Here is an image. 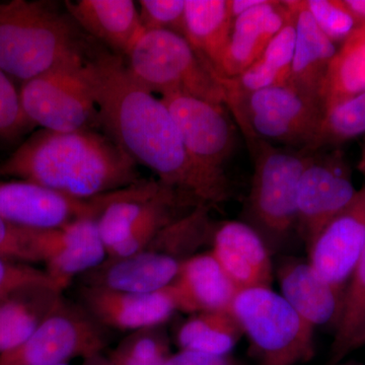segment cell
I'll return each mask as SVG.
<instances>
[{"label":"cell","instance_id":"1","mask_svg":"<svg viewBox=\"0 0 365 365\" xmlns=\"http://www.w3.org/2000/svg\"><path fill=\"white\" fill-rule=\"evenodd\" d=\"M86 64L98 120L132 160L197 205L212 208L230 200L232 186L193 162L167 106L132 78L121 57L100 54Z\"/></svg>","mask_w":365,"mask_h":365},{"label":"cell","instance_id":"2","mask_svg":"<svg viewBox=\"0 0 365 365\" xmlns=\"http://www.w3.org/2000/svg\"><path fill=\"white\" fill-rule=\"evenodd\" d=\"M0 177L34 182L81 201L141 180L135 160L111 137L88 129L38 131L0 163Z\"/></svg>","mask_w":365,"mask_h":365},{"label":"cell","instance_id":"3","mask_svg":"<svg viewBox=\"0 0 365 365\" xmlns=\"http://www.w3.org/2000/svg\"><path fill=\"white\" fill-rule=\"evenodd\" d=\"M68 21L47 2L0 4V69L26 81L81 56Z\"/></svg>","mask_w":365,"mask_h":365},{"label":"cell","instance_id":"4","mask_svg":"<svg viewBox=\"0 0 365 365\" xmlns=\"http://www.w3.org/2000/svg\"><path fill=\"white\" fill-rule=\"evenodd\" d=\"M126 57L132 78L150 93H182L225 104L222 79L179 34L145 31Z\"/></svg>","mask_w":365,"mask_h":365},{"label":"cell","instance_id":"5","mask_svg":"<svg viewBox=\"0 0 365 365\" xmlns=\"http://www.w3.org/2000/svg\"><path fill=\"white\" fill-rule=\"evenodd\" d=\"M225 91V107L246 140L257 139L306 151L314 143L324 117L319 101L289 85L253 91Z\"/></svg>","mask_w":365,"mask_h":365},{"label":"cell","instance_id":"6","mask_svg":"<svg viewBox=\"0 0 365 365\" xmlns=\"http://www.w3.org/2000/svg\"><path fill=\"white\" fill-rule=\"evenodd\" d=\"M254 162L247 215L269 247L281 244L297 225L300 177L313 153L246 140Z\"/></svg>","mask_w":365,"mask_h":365},{"label":"cell","instance_id":"7","mask_svg":"<svg viewBox=\"0 0 365 365\" xmlns=\"http://www.w3.org/2000/svg\"><path fill=\"white\" fill-rule=\"evenodd\" d=\"M230 311L248 337L257 365H299L314 355V328L271 287L241 290Z\"/></svg>","mask_w":365,"mask_h":365},{"label":"cell","instance_id":"8","mask_svg":"<svg viewBox=\"0 0 365 365\" xmlns=\"http://www.w3.org/2000/svg\"><path fill=\"white\" fill-rule=\"evenodd\" d=\"M20 97L29 121L45 130H85L98 120L86 60L81 55L24 81Z\"/></svg>","mask_w":365,"mask_h":365},{"label":"cell","instance_id":"9","mask_svg":"<svg viewBox=\"0 0 365 365\" xmlns=\"http://www.w3.org/2000/svg\"><path fill=\"white\" fill-rule=\"evenodd\" d=\"M108 338L86 309L63 299L20 346L0 354V365H59L104 352Z\"/></svg>","mask_w":365,"mask_h":365},{"label":"cell","instance_id":"10","mask_svg":"<svg viewBox=\"0 0 365 365\" xmlns=\"http://www.w3.org/2000/svg\"><path fill=\"white\" fill-rule=\"evenodd\" d=\"M160 98L193 162L216 181L230 185L225 165L234 153L235 131L225 105L182 93H167Z\"/></svg>","mask_w":365,"mask_h":365},{"label":"cell","instance_id":"11","mask_svg":"<svg viewBox=\"0 0 365 365\" xmlns=\"http://www.w3.org/2000/svg\"><path fill=\"white\" fill-rule=\"evenodd\" d=\"M356 194L342 158L313 153L300 177L297 198L295 227L307 247Z\"/></svg>","mask_w":365,"mask_h":365},{"label":"cell","instance_id":"12","mask_svg":"<svg viewBox=\"0 0 365 365\" xmlns=\"http://www.w3.org/2000/svg\"><path fill=\"white\" fill-rule=\"evenodd\" d=\"M30 240L36 261L44 262L46 273L61 292L76 276L93 270L107 259L93 216H83L59 227L30 228Z\"/></svg>","mask_w":365,"mask_h":365},{"label":"cell","instance_id":"13","mask_svg":"<svg viewBox=\"0 0 365 365\" xmlns=\"http://www.w3.org/2000/svg\"><path fill=\"white\" fill-rule=\"evenodd\" d=\"M307 261L332 287L346 285L365 251V188L307 247Z\"/></svg>","mask_w":365,"mask_h":365},{"label":"cell","instance_id":"14","mask_svg":"<svg viewBox=\"0 0 365 365\" xmlns=\"http://www.w3.org/2000/svg\"><path fill=\"white\" fill-rule=\"evenodd\" d=\"M86 311L100 325L135 331L160 327L178 312L170 287L151 294H131L105 288H79Z\"/></svg>","mask_w":365,"mask_h":365},{"label":"cell","instance_id":"15","mask_svg":"<svg viewBox=\"0 0 365 365\" xmlns=\"http://www.w3.org/2000/svg\"><path fill=\"white\" fill-rule=\"evenodd\" d=\"M88 215L93 216L91 200H76L21 180L0 182V217L11 225L47 230Z\"/></svg>","mask_w":365,"mask_h":365},{"label":"cell","instance_id":"16","mask_svg":"<svg viewBox=\"0 0 365 365\" xmlns=\"http://www.w3.org/2000/svg\"><path fill=\"white\" fill-rule=\"evenodd\" d=\"M211 254L235 287L241 290L271 287L270 249L249 223L227 220L216 225Z\"/></svg>","mask_w":365,"mask_h":365},{"label":"cell","instance_id":"17","mask_svg":"<svg viewBox=\"0 0 365 365\" xmlns=\"http://www.w3.org/2000/svg\"><path fill=\"white\" fill-rule=\"evenodd\" d=\"M294 14L292 1L264 0L232 21L230 40L217 68L222 79L234 78L254 64Z\"/></svg>","mask_w":365,"mask_h":365},{"label":"cell","instance_id":"18","mask_svg":"<svg viewBox=\"0 0 365 365\" xmlns=\"http://www.w3.org/2000/svg\"><path fill=\"white\" fill-rule=\"evenodd\" d=\"M182 262L145 249L126 258L106 259L85 274L83 285L131 294H151L169 287Z\"/></svg>","mask_w":365,"mask_h":365},{"label":"cell","instance_id":"19","mask_svg":"<svg viewBox=\"0 0 365 365\" xmlns=\"http://www.w3.org/2000/svg\"><path fill=\"white\" fill-rule=\"evenodd\" d=\"M276 275L280 294L309 325H337L344 292L327 282L309 261L285 259Z\"/></svg>","mask_w":365,"mask_h":365},{"label":"cell","instance_id":"20","mask_svg":"<svg viewBox=\"0 0 365 365\" xmlns=\"http://www.w3.org/2000/svg\"><path fill=\"white\" fill-rule=\"evenodd\" d=\"M170 287L178 311L192 314L230 309L239 292L211 252L182 262L176 280Z\"/></svg>","mask_w":365,"mask_h":365},{"label":"cell","instance_id":"21","mask_svg":"<svg viewBox=\"0 0 365 365\" xmlns=\"http://www.w3.org/2000/svg\"><path fill=\"white\" fill-rule=\"evenodd\" d=\"M294 9L295 46L288 85L321 103L327 72L337 49L322 32L304 1L294 0Z\"/></svg>","mask_w":365,"mask_h":365},{"label":"cell","instance_id":"22","mask_svg":"<svg viewBox=\"0 0 365 365\" xmlns=\"http://www.w3.org/2000/svg\"><path fill=\"white\" fill-rule=\"evenodd\" d=\"M66 6L88 33L125 56L145 32L132 0H78Z\"/></svg>","mask_w":365,"mask_h":365},{"label":"cell","instance_id":"23","mask_svg":"<svg viewBox=\"0 0 365 365\" xmlns=\"http://www.w3.org/2000/svg\"><path fill=\"white\" fill-rule=\"evenodd\" d=\"M170 190L158 180L141 179L130 186L91 199L93 217L107 253L123 241L145 209Z\"/></svg>","mask_w":365,"mask_h":365},{"label":"cell","instance_id":"24","mask_svg":"<svg viewBox=\"0 0 365 365\" xmlns=\"http://www.w3.org/2000/svg\"><path fill=\"white\" fill-rule=\"evenodd\" d=\"M51 287L26 288L0 302V354L18 347L42 324L61 299Z\"/></svg>","mask_w":365,"mask_h":365},{"label":"cell","instance_id":"25","mask_svg":"<svg viewBox=\"0 0 365 365\" xmlns=\"http://www.w3.org/2000/svg\"><path fill=\"white\" fill-rule=\"evenodd\" d=\"M232 26L228 0H186L184 37L216 73Z\"/></svg>","mask_w":365,"mask_h":365},{"label":"cell","instance_id":"26","mask_svg":"<svg viewBox=\"0 0 365 365\" xmlns=\"http://www.w3.org/2000/svg\"><path fill=\"white\" fill-rule=\"evenodd\" d=\"M292 6V18L271 40L259 59L237 78L222 79L225 88L253 91L288 85L295 46L294 0Z\"/></svg>","mask_w":365,"mask_h":365},{"label":"cell","instance_id":"27","mask_svg":"<svg viewBox=\"0 0 365 365\" xmlns=\"http://www.w3.org/2000/svg\"><path fill=\"white\" fill-rule=\"evenodd\" d=\"M244 336L230 309L192 314L180 326L176 339L181 350L230 355Z\"/></svg>","mask_w":365,"mask_h":365},{"label":"cell","instance_id":"28","mask_svg":"<svg viewBox=\"0 0 365 365\" xmlns=\"http://www.w3.org/2000/svg\"><path fill=\"white\" fill-rule=\"evenodd\" d=\"M365 93V26H359L337 50L321 91L324 113Z\"/></svg>","mask_w":365,"mask_h":365},{"label":"cell","instance_id":"29","mask_svg":"<svg viewBox=\"0 0 365 365\" xmlns=\"http://www.w3.org/2000/svg\"><path fill=\"white\" fill-rule=\"evenodd\" d=\"M365 346V251L346 285L330 352V365Z\"/></svg>","mask_w":365,"mask_h":365},{"label":"cell","instance_id":"30","mask_svg":"<svg viewBox=\"0 0 365 365\" xmlns=\"http://www.w3.org/2000/svg\"><path fill=\"white\" fill-rule=\"evenodd\" d=\"M210 211L211 207L206 205L191 209L163 227L145 249L181 262L195 256L199 248L212 242L216 225L211 220Z\"/></svg>","mask_w":365,"mask_h":365},{"label":"cell","instance_id":"31","mask_svg":"<svg viewBox=\"0 0 365 365\" xmlns=\"http://www.w3.org/2000/svg\"><path fill=\"white\" fill-rule=\"evenodd\" d=\"M365 133V93L327 109L307 153H317Z\"/></svg>","mask_w":365,"mask_h":365},{"label":"cell","instance_id":"32","mask_svg":"<svg viewBox=\"0 0 365 365\" xmlns=\"http://www.w3.org/2000/svg\"><path fill=\"white\" fill-rule=\"evenodd\" d=\"M170 343L160 327L132 332L108 354L114 365H165Z\"/></svg>","mask_w":365,"mask_h":365},{"label":"cell","instance_id":"33","mask_svg":"<svg viewBox=\"0 0 365 365\" xmlns=\"http://www.w3.org/2000/svg\"><path fill=\"white\" fill-rule=\"evenodd\" d=\"M304 2L322 32L333 43L344 42L359 28L342 1L304 0Z\"/></svg>","mask_w":365,"mask_h":365},{"label":"cell","instance_id":"34","mask_svg":"<svg viewBox=\"0 0 365 365\" xmlns=\"http://www.w3.org/2000/svg\"><path fill=\"white\" fill-rule=\"evenodd\" d=\"M139 16L145 31H169L184 37L186 0H141Z\"/></svg>","mask_w":365,"mask_h":365},{"label":"cell","instance_id":"35","mask_svg":"<svg viewBox=\"0 0 365 365\" xmlns=\"http://www.w3.org/2000/svg\"><path fill=\"white\" fill-rule=\"evenodd\" d=\"M31 125L21 107L20 91L0 69V137L14 138Z\"/></svg>","mask_w":365,"mask_h":365},{"label":"cell","instance_id":"36","mask_svg":"<svg viewBox=\"0 0 365 365\" xmlns=\"http://www.w3.org/2000/svg\"><path fill=\"white\" fill-rule=\"evenodd\" d=\"M38 287L59 290L46 271L0 257V294L9 295L26 288Z\"/></svg>","mask_w":365,"mask_h":365},{"label":"cell","instance_id":"37","mask_svg":"<svg viewBox=\"0 0 365 365\" xmlns=\"http://www.w3.org/2000/svg\"><path fill=\"white\" fill-rule=\"evenodd\" d=\"M0 257L14 262L35 263L30 228L11 225L0 217Z\"/></svg>","mask_w":365,"mask_h":365},{"label":"cell","instance_id":"38","mask_svg":"<svg viewBox=\"0 0 365 365\" xmlns=\"http://www.w3.org/2000/svg\"><path fill=\"white\" fill-rule=\"evenodd\" d=\"M165 365H246L232 355H211L206 353L180 350L170 354Z\"/></svg>","mask_w":365,"mask_h":365},{"label":"cell","instance_id":"39","mask_svg":"<svg viewBox=\"0 0 365 365\" xmlns=\"http://www.w3.org/2000/svg\"><path fill=\"white\" fill-rule=\"evenodd\" d=\"M264 0H228V9L232 21L241 16L242 14L248 13L254 7L260 6Z\"/></svg>","mask_w":365,"mask_h":365},{"label":"cell","instance_id":"40","mask_svg":"<svg viewBox=\"0 0 365 365\" xmlns=\"http://www.w3.org/2000/svg\"><path fill=\"white\" fill-rule=\"evenodd\" d=\"M342 2L354 18L357 26H365V0H343Z\"/></svg>","mask_w":365,"mask_h":365},{"label":"cell","instance_id":"41","mask_svg":"<svg viewBox=\"0 0 365 365\" xmlns=\"http://www.w3.org/2000/svg\"><path fill=\"white\" fill-rule=\"evenodd\" d=\"M83 365H114L110 360L108 355H105L104 352L98 353V354L91 355L83 359Z\"/></svg>","mask_w":365,"mask_h":365},{"label":"cell","instance_id":"42","mask_svg":"<svg viewBox=\"0 0 365 365\" xmlns=\"http://www.w3.org/2000/svg\"><path fill=\"white\" fill-rule=\"evenodd\" d=\"M359 169L361 170L362 173H364L365 176V146L364 153H362V158H361V162L359 163Z\"/></svg>","mask_w":365,"mask_h":365},{"label":"cell","instance_id":"43","mask_svg":"<svg viewBox=\"0 0 365 365\" xmlns=\"http://www.w3.org/2000/svg\"><path fill=\"white\" fill-rule=\"evenodd\" d=\"M11 295V294H9ZM9 297V295H4V294H0V302H1L2 299H6V297Z\"/></svg>","mask_w":365,"mask_h":365},{"label":"cell","instance_id":"44","mask_svg":"<svg viewBox=\"0 0 365 365\" xmlns=\"http://www.w3.org/2000/svg\"><path fill=\"white\" fill-rule=\"evenodd\" d=\"M59 365H68V364H59Z\"/></svg>","mask_w":365,"mask_h":365}]
</instances>
